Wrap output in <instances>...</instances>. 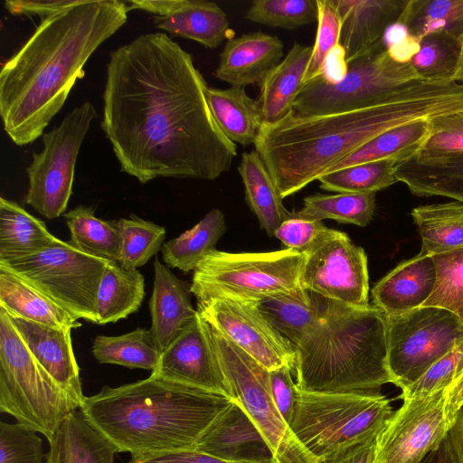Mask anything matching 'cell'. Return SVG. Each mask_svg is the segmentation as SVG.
<instances>
[{
	"label": "cell",
	"mask_w": 463,
	"mask_h": 463,
	"mask_svg": "<svg viewBox=\"0 0 463 463\" xmlns=\"http://www.w3.org/2000/svg\"><path fill=\"white\" fill-rule=\"evenodd\" d=\"M238 172L242 180L245 199L260 226L269 236L292 213L283 204L281 197L269 170L254 149L241 156Z\"/></svg>",
	"instance_id": "f546056e"
},
{
	"label": "cell",
	"mask_w": 463,
	"mask_h": 463,
	"mask_svg": "<svg viewBox=\"0 0 463 463\" xmlns=\"http://www.w3.org/2000/svg\"><path fill=\"white\" fill-rule=\"evenodd\" d=\"M418 463H460L449 435L440 444L426 454Z\"/></svg>",
	"instance_id": "91938a15"
},
{
	"label": "cell",
	"mask_w": 463,
	"mask_h": 463,
	"mask_svg": "<svg viewBox=\"0 0 463 463\" xmlns=\"http://www.w3.org/2000/svg\"><path fill=\"white\" fill-rule=\"evenodd\" d=\"M206 99L216 124L230 141L254 144L262 119L257 101L248 96L245 88L208 87Z\"/></svg>",
	"instance_id": "f1b7e54d"
},
{
	"label": "cell",
	"mask_w": 463,
	"mask_h": 463,
	"mask_svg": "<svg viewBox=\"0 0 463 463\" xmlns=\"http://www.w3.org/2000/svg\"><path fill=\"white\" fill-rule=\"evenodd\" d=\"M222 371L237 400L266 438L274 463H317L281 417L271 394L269 371L207 323Z\"/></svg>",
	"instance_id": "30bf717a"
},
{
	"label": "cell",
	"mask_w": 463,
	"mask_h": 463,
	"mask_svg": "<svg viewBox=\"0 0 463 463\" xmlns=\"http://www.w3.org/2000/svg\"><path fill=\"white\" fill-rule=\"evenodd\" d=\"M283 49L277 36L260 31L232 37L220 53L214 77L231 87L260 85L282 61Z\"/></svg>",
	"instance_id": "7402d4cb"
},
{
	"label": "cell",
	"mask_w": 463,
	"mask_h": 463,
	"mask_svg": "<svg viewBox=\"0 0 463 463\" xmlns=\"http://www.w3.org/2000/svg\"><path fill=\"white\" fill-rule=\"evenodd\" d=\"M63 217L70 231V242L84 253L108 261L120 258L118 221L98 218L92 207L79 205Z\"/></svg>",
	"instance_id": "8d00e7d4"
},
{
	"label": "cell",
	"mask_w": 463,
	"mask_h": 463,
	"mask_svg": "<svg viewBox=\"0 0 463 463\" xmlns=\"http://www.w3.org/2000/svg\"><path fill=\"white\" fill-rule=\"evenodd\" d=\"M387 366L403 390L463 339V321L450 311L420 307L386 317Z\"/></svg>",
	"instance_id": "7c38bea8"
},
{
	"label": "cell",
	"mask_w": 463,
	"mask_h": 463,
	"mask_svg": "<svg viewBox=\"0 0 463 463\" xmlns=\"http://www.w3.org/2000/svg\"><path fill=\"white\" fill-rule=\"evenodd\" d=\"M109 261L58 239L33 253L0 260L77 319L98 324L97 295Z\"/></svg>",
	"instance_id": "9c48e42d"
},
{
	"label": "cell",
	"mask_w": 463,
	"mask_h": 463,
	"mask_svg": "<svg viewBox=\"0 0 463 463\" xmlns=\"http://www.w3.org/2000/svg\"><path fill=\"white\" fill-rule=\"evenodd\" d=\"M128 11L142 10L153 14L154 24L172 35L197 42L214 49L233 32L225 12L206 0H135L127 2Z\"/></svg>",
	"instance_id": "ac0fdd59"
},
{
	"label": "cell",
	"mask_w": 463,
	"mask_h": 463,
	"mask_svg": "<svg viewBox=\"0 0 463 463\" xmlns=\"http://www.w3.org/2000/svg\"><path fill=\"white\" fill-rule=\"evenodd\" d=\"M375 439L317 463H373Z\"/></svg>",
	"instance_id": "680465c9"
},
{
	"label": "cell",
	"mask_w": 463,
	"mask_h": 463,
	"mask_svg": "<svg viewBox=\"0 0 463 463\" xmlns=\"http://www.w3.org/2000/svg\"><path fill=\"white\" fill-rule=\"evenodd\" d=\"M151 374L233 399L212 345L206 322L198 311L161 353L159 364Z\"/></svg>",
	"instance_id": "e0dca14e"
},
{
	"label": "cell",
	"mask_w": 463,
	"mask_h": 463,
	"mask_svg": "<svg viewBox=\"0 0 463 463\" xmlns=\"http://www.w3.org/2000/svg\"><path fill=\"white\" fill-rule=\"evenodd\" d=\"M435 282L432 256L420 251L399 263L374 285L373 305L386 317L417 309L430 297Z\"/></svg>",
	"instance_id": "603a6c76"
},
{
	"label": "cell",
	"mask_w": 463,
	"mask_h": 463,
	"mask_svg": "<svg viewBox=\"0 0 463 463\" xmlns=\"http://www.w3.org/2000/svg\"><path fill=\"white\" fill-rule=\"evenodd\" d=\"M195 449L229 462L274 463L266 438L235 399L203 432Z\"/></svg>",
	"instance_id": "d6986e66"
},
{
	"label": "cell",
	"mask_w": 463,
	"mask_h": 463,
	"mask_svg": "<svg viewBox=\"0 0 463 463\" xmlns=\"http://www.w3.org/2000/svg\"><path fill=\"white\" fill-rule=\"evenodd\" d=\"M329 231L322 221L301 218L296 213H292V215L277 228L274 236L286 246V249L305 253Z\"/></svg>",
	"instance_id": "f907efd6"
},
{
	"label": "cell",
	"mask_w": 463,
	"mask_h": 463,
	"mask_svg": "<svg viewBox=\"0 0 463 463\" xmlns=\"http://www.w3.org/2000/svg\"><path fill=\"white\" fill-rule=\"evenodd\" d=\"M0 308L9 316L50 326L71 329L81 326L79 319L3 265H0Z\"/></svg>",
	"instance_id": "83f0119b"
},
{
	"label": "cell",
	"mask_w": 463,
	"mask_h": 463,
	"mask_svg": "<svg viewBox=\"0 0 463 463\" xmlns=\"http://www.w3.org/2000/svg\"><path fill=\"white\" fill-rule=\"evenodd\" d=\"M226 231L222 212L212 209L193 228L165 242L161 248L164 262L184 272L194 271Z\"/></svg>",
	"instance_id": "d590c367"
},
{
	"label": "cell",
	"mask_w": 463,
	"mask_h": 463,
	"mask_svg": "<svg viewBox=\"0 0 463 463\" xmlns=\"http://www.w3.org/2000/svg\"><path fill=\"white\" fill-rule=\"evenodd\" d=\"M74 402L37 362L9 315L0 308V411L48 440Z\"/></svg>",
	"instance_id": "52a82bcc"
},
{
	"label": "cell",
	"mask_w": 463,
	"mask_h": 463,
	"mask_svg": "<svg viewBox=\"0 0 463 463\" xmlns=\"http://www.w3.org/2000/svg\"><path fill=\"white\" fill-rule=\"evenodd\" d=\"M462 111L463 83L416 80L364 108L317 116L291 111L262 123L253 145L284 199L392 128Z\"/></svg>",
	"instance_id": "7a4b0ae2"
},
{
	"label": "cell",
	"mask_w": 463,
	"mask_h": 463,
	"mask_svg": "<svg viewBox=\"0 0 463 463\" xmlns=\"http://www.w3.org/2000/svg\"><path fill=\"white\" fill-rule=\"evenodd\" d=\"M202 318L269 371L294 370L296 353L256 304L228 298L197 302Z\"/></svg>",
	"instance_id": "9a60e30c"
},
{
	"label": "cell",
	"mask_w": 463,
	"mask_h": 463,
	"mask_svg": "<svg viewBox=\"0 0 463 463\" xmlns=\"http://www.w3.org/2000/svg\"><path fill=\"white\" fill-rule=\"evenodd\" d=\"M416 80L411 63L393 61L383 47L349 62L346 74L336 83L321 76L306 82L292 111L299 116H317L364 108Z\"/></svg>",
	"instance_id": "8fae6325"
},
{
	"label": "cell",
	"mask_w": 463,
	"mask_h": 463,
	"mask_svg": "<svg viewBox=\"0 0 463 463\" xmlns=\"http://www.w3.org/2000/svg\"><path fill=\"white\" fill-rule=\"evenodd\" d=\"M120 233L118 263L128 269H137L155 256L166 236L165 227L135 214L118 221Z\"/></svg>",
	"instance_id": "7bdbcfd3"
},
{
	"label": "cell",
	"mask_w": 463,
	"mask_h": 463,
	"mask_svg": "<svg viewBox=\"0 0 463 463\" xmlns=\"http://www.w3.org/2000/svg\"><path fill=\"white\" fill-rule=\"evenodd\" d=\"M9 317L37 362L80 409L85 396L73 352L72 329Z\"/></svg>",
	"instance_id": "44dd1931"
},
{
	"label": "cell",
	"mask_w": 463,
	"mask_h": 463,
	"mask_svg": "<svg viewBox=\"0 0 463 463\" xmlns=\"http://www.w3.org/2000/svg\"><path fill=\"white\" fill-rule=\"evenodd\" d=\"M445 391L402 400L375 439L373 463H418L448 435Z\"/></svg>",
	"instance_id": "2e32d148"
},
{
	"label": "cell",
	"mask_w": 463,
	"mask_h": 463,
	"mask_svg": "<svg viewBox=\"0 0 463 463\" xmlns=\"http://www.w3.org/2000/svg\"><path fill=\"white\" fill-rule=\"evenodd\" d=\"M19 423L0 422V463H43L42 439Z\"/></svg>",
	"instance_id": "c3c4849f"
},
{
	"label": "cell",
	"mask_w": 463,
	"mask_h": 463,
	"mask_svg": "<svg viewBox=\"0 0 463 463\" xmlns=\"http://www.w3.org/2000/svg\"><path fill=\"white\" fill-rule=\"evenodd\" d=\"M347 69L345 50L338 44L327 55L320 76L329 83H336L344 78Z\"/></svg>",
	"instance_id": "9f6ffc18"
},
{
	"label": "cell",
	"mask_w": 463,
	"mask_h": 463,
	"mask_svg": "<svg viewBox=\"0 0 463 463\" xmlns=\"http://www.w3.org/2000/svg\"><path fill=\"white\" fill-rule=\"evenodd\" d=\"M397 182L418 196H445L463 203V154L420 156L397 164Z\"/></svg>",
	"instance_id": "4316f807"
},
{
	"label": "cell",
	"mask_w": 463,
	"mask_h": 463,
	"mask_svg": "<svg viewBox=\"0 0 463 463\" xmlns=\"http://www.w3.org/2000/svg\"><path fill=\"white\" fill-rule=\"evenodd\" d=\"M232 400L150 374L85 396L80 411L118 452L140 456L195 449Z\"/></svg>",
	"instance_id": "277c9868"
},
{
	"label": "cell",
	"mask_w": 463,
	"mask_h": 463,
	"mask_svg": "<svg viewBox=\"0 0 463 463\" xmlns=\"http://www.w3.org/2000/svg\"><path fill=\"white\" fill-rule=\"evenodd\" d=\"M311 55L312 46L294 43L285 58L259 85L260 94L256 101L262 123L274 124L292 111L304 86Z\"/></svg>",
	"instance_id": "d4e9b609"
},
{
	"label": "cell",
	"mask_w": 463,
	"mask_h": 463,
	"mask_svg": "<svg viewBox=\"0 0 463 463\" xmlns=\"http://www.w3.org/2000/svg\"><path fill=\"white\" fill-rule=\"evenodd\" d=\"M460 463H463V409L458 412L448 433Z\"/></svg>",
	"instance_id": "94428289"
},
{
	"label": "cell",
	"mask_w": 463,
	"mask_h": 463,
	"mask_svg": "<svg viewBox=\"0 0 463 463\" xmlns=\"http://www.w3.org/2000/svg\"><path fill=\"white\" fill-rule=\"evenodd\" d=\"M127 463H234L224 461L195 449L131 456Z\"/></svg>",
	"instance_id": "db71d44e"
},
{
	"label": "cell",
	"mask_w": 463,
	"mask_h": 463,
	"mask_svg": "<svg viewBox=\"0 0 463 463\" xmlns=\"http://www.w3.org/2000/svg\"><path fill=\"white\" fill-rule=\"evenodd\" d=\"M429 123L430 134L418 156L463 154V111L430 118Z\"/></svg>",
	"instance_id": "681fc988"
},
{
	"label": "cell",
	"mask_w": 463,
	"mask_h": 463,
	"mask_svg": "<svg viewBox=\"0 0 463 463\" xmlns=\"http://www.w3.org/2000/svg\"><path fill=\"white\" fill-rule=\"evenodd\" d=\"M150 332L162 353L196 316L191 290L158 258L154 260V285L149 300Z\"/></svg>",
	"instance_id": "cb8c5ba5"
},
{
	"label": "cell",
	"mask_w": 463,
	"mask_h": 463,
	"mask_svg": "<svg viewBox=\"0 0 463 463\" xmlns=\"http://www.w3.org/2000/svg\"><path fill=\"white\" fill-rule=\"evenodd\" d=\"M79 2L80 0H7L5 5L13 15H39L43 19Z\"/></svg>",
	"instance_id": "11a10c76"
},
{
	"label": "cell",
	"mask_w": 463,
	"mask_h": 463,
	"mask_svg": "<svg viewBox=\"0 0 463 463\" xmlns=\"http://www.w3.org/2000/svg\"><path fill=\"white\" fill-rule=\"evenodd\" d=\"M305 253L289 249L231 253L213 250L194 270L190 286L198 301L228 298L257 304L299 288Z\"/></svg>",
	"instance_id": "ba28073f"
},
{
	"label": "cell",
	"mask_w": 463,
	"mask_h": 463,
	"mask_svg": "<svg viewBox=\"0 0 463 463\" xmlns=\"http://www.w3.org/2000/svg\"><path fill=\"white\" fill-rule=\"evenodd\" d=\"M296 385L312 392H367L392 383L386 316L373 305L325 298L316 323L295 348Z\"/></svg>",
	"instance_id": "5b68a950"
},
{
	"label": "cell",
	"mask_w": 463,
	"mask_h": 463,
	"mask_svg": "<svg viewBox=\"0 0 463 463\" xmlns=\"http://www.w3.org/2000/svg\"><path fill=\"white\" fill-rule=\"evenodd\" d=\"M392 160H379L351 165L320 176V188L335 193H376L397 182Z\"/></svg>",
	"instance_id": "60d3db41"
},
{
	"label": "cell",
	"mask_w": 463,
	"mask_h": 463,
	"mask_svg": "<svg viewBox=\"0 0 463 463\" xmlns=\"http://www.w3.org/2000/svg\"><path fill=\"white\" fill-rule=\"evenodd\" d=\"M92 354L101 364H118L128 368L156 370L161 352L149 329L137 328L120 335H97Z\"/></svg>",
	"instance_id": "74e56055"
},
{
	"label": "cell",
	"mask_w": 463,
	"mask_h": 463,
	"mask_svg": "<svg viewBox=\"0 0 463 463\" xmlns=\"http://www.w3.org/2000/svg\"><path fill=\"white\" fill-rule=\"evenodd\" d=\"M455 81L463 83V38L459 42V55L457 72L455 75Z\"/></svg>",
	"instance_id": "6125c7cd"
},
{
	"label": "cell",
	"mask_w": 463,
	"mask_h": 463,
	"mask_svg": "<svg viewBox=\"0 0 463 463\" xmlns=\"http://www.w3.org/2000/svg\"><path fill=\"white\" fill-rule=\"evenodd\" d=\"M430 134L429 119L416 120L396 127L354 150L333 165L327 173L379 160H392L397 164L405 162L419 153Z\"/></svg>",
	"instance_id": "1f68e13d"
},
{
	"label": "cell",
	"mask_w": 463,
	"mask_h": 463,
	"mask_svg": "<svg viewBox=\"0 0 463 463\" xmlns=\"http://www.w3.org/2000/svg\"><path fill=\"white\" fill-rule=\"evenodd\" d=\"M128 12L119 0H80L42 19L0 72V114L14 144L43 136L84 77L89 58L127 22Z\"/></svg>",
	"instance_id": "3957f363"
},
{
	"label": "cell",
	"mask_w": 463,
	"mask_h": 463,
	"mask_svg": "<svg viewBox=\"0 0 463 463\" xmlns=\"http://www.w3.org/2000/svg\"><path fill=\"white\" fill-rule=\"evenodd\" d=\"M411 214L421 238L420 251L434 255L463 248L462 202L420 205Z\"/></svg>",
	"instance_id": "e575fe53"
},
{
	"label": "cell",
	"mask_w": 463,
	"mask_h": 463,
	"mask_svg": "<svg viewBox=\"0 0 463 463\" xmlns=\"http://www.w3.org/2000/svg\"><path fill=\"white\" fill-rule=\"evenodd\" d=\"M48 441L45 463H114L118 453L78 410L65 416Z\"/></svg>",
	"instance_id": "484cf974"
},
{
	"label": "cell",
	"mask_w": 463,
	"mask_h": 463,
	"mask_svg": "<svg viewBox=\"0 0 463 463\" xmlns=\"http://www.w3.org/2000/svg\"><path fill=\"white\" fill-rule=\"evenodd\" d=\"M58 240L20 204L0 198V260L39 251Z\"/></svg>",
	"instance_id": "836d02e7"
},
{
	"label": "cell",
	"mask_w": 463,
	"mask_h": 463,
	"mask_svg": "<svg viewBox=\"0 0 463 463\" xmlns=\"http://www.w3.org/2000/svg\"><path fill=\"white\" fill-rule=\"evenodd\" d=\"M245 18L269 27L292 30L317 23V0H254Z\"/></svg>",
	"instance_id": "f6af8a7d"
},
{
	"label": "cell",
	"mask_w": 463,
	"mask_h": 463,
	"mask_svg": "<svg viewBox=\"0 0 463 463\" xmlns=\"http://www.w3.org/2000/svg\"><path fill=\"white\" fill-rule=\"evenodd\" d=\"M325 298L302 287L291 293L277 294L256 306L294 348L313 326L323 309Z\"/></svg>",
	"instance_id": "4dcf8cb0"
},
{
	"label": "cell",
	"mask_w": 463,
	"mask_h": 463,
	"mask_svg": "<svg viewBox=\"0 0 463 463\" xmlns=\"http://www.w3.org/2000/svg\"><path fill=\"white\" fill-rule=\"evenodd\" d=\"M375 194L376 193L316 194L304 199L302 209L296 214L309 220L331 219L341 223L364 227L374 214Z\"/></svg>",
	"instance_id": "ab89813d"
},
{
	"label": "cell",
	"mask_w": 463,
	"mask_h": 463,
	"mask_svg": "<svg viewBox=\"0 0 463 463\" xmlns=\"http://www.w3.org/2000/svg\"><path fill=\"white\" fill-rule=\"evenodd\" d=\"M390 401L374 392H312L298 389L289 425L317 460L373 441L393 414Z\"/></svg>",
	"instance_id": "8992f818"
},
{
	"label": "cell",
	"mask_w": 463,
	"mask_h": 463,
	"mask_svg": "<svg viewBox=\"0 0 463 463\" xmlns=\"http://www.w3.org/2000/svg\"><path fill=\"white\" fill-rule=\"evenodd\" d=\"M300 285L324 298L345 305L369 306L367 257L346 233L332 230L305 252Z\"/></svg>",
	"instance_id": "5bb4252c"
},
{
	"label": "cell",
	"mask_w": 463,
	"mask_h": 463,
	"mask_svg": "<svg viewBox=\"0 0 463 463\" xmlns=\"http://www.w3.org/2000/svg\"><path fill=\"white\" fill-rule=\"evenodd\" d=\"M207 83L190 53L164 33L137 36L109 53L101 128L120 170L146 184L157 177L214 180L236 144L210 109Z\"/></svg>",
	"instance_id": "6da1fadb"
},
{
	"label": "cell",
	"mask_w": 463,
	"mask_h": 463,
	"mask_svg": "<svg viewBox=\"0 0 463 463\" xmlns=\"http://www.w3.org/2000/svg\"><path fill=\"white\" fill-rule=\"evenodd\" d=\"M317 36L304 84L322 74L327 55L340 40L341 19L333 0H317Z\"/></svg>",
	"instance_id": "7dc6e473"
},
{
	"label": "cell",
	"mask_w": 463,
	"mask_h": 463,
	"mask_svg": "<svg viewBox=\"0 0 463 463\" xmlns=\"http://www.w3.org/2000/svg\"><path fill=\"white\" fill-rule=\"evenodd\" d=\"M382 41L393 61L409 63L419 52L421 39L412 35L404 24L396 21L386 28Z\"/></svg>",
	"instance_id": "f5cc1de1"
},
{
	"label": "cell",
	"mask_w": 463,
	"mask_h": 463,
	"mask_svg": "<svg viewBox=\"0 0 463 463\" xmlns=\"http://www.w3.org/2000/svg\"><path fill=\"white\" fill-rule=\"evenodd\" d=\"M463 409V370L445 392V415L449 429L454 424L458 412Z\"/></svg>",
	"instance_id": "6f0895ef"
},
{
	"label": "cell",
	"mask_w": 463,
	"mask_h": 463,
	"mask_svg": "<svg viewBox=\"0 0 463 463\" xmlns=\"http://www.w3.org/2000/svg\"><path fill=\"white\" fill-rule=\"evenodd\" d=\"M436 282L422 307L447 309L463 321V248L431 255Z\"/></svg>",
	"instance_id": "ee69618b"
},
{
	"label": "cell",
	"mask_w": 463,
	"mask_h": 463,
	"mask_svg": "<svg viewBox=\"0 0 463 463\" xmlns=\"http://www.w3.org/2000/svg\"><path fill=\"white\" fill-rule=\"evenodd\" d=\"M419 38L436 33L463 38V0H408L399 19Z\"/></svg>",
	"instance_id": "f35d334b"
},
{
	"label": "cell",
	"mask_w": 463,
	"mask_h": 463,
	"mask_svg": "<svg viewBox=\"0 0 463 463\" xmlns=\"http://www.w3.org/2000/svg\"><path fill=\"white\" fill-rule=\"evenodd\" d=\"M291 372L292 370L288 366L269 371L273 401L288 427L294 415L298 398V387L292 379Z\"/></svg>",
	"instance_id": "816d5d0a"
},
{
	"label": "cell",
	"mask_w": 463,
	"mask_h": 463,
	"mask_svg": "<svg viewBox=\"0 0 463 463\" xmlns=\"http://www.w3.org/2000/svg\"><path fill=\"white\" fill-rule=\"evenodd\" d=\"M463 370V339L432 364L416 382L402 390V400L445 391Z\"/></svg>",
	"instance_id": "bcb514c9"
},
{
	"label": "cell",
	"mask_w": 463,
	"mask_h": 463,
	"mask_svg": "<svg viewBox=\"0 0 463 463\" xmlns=\"http://www.w3.org/2000/svg\"><path fill=\"white\" fill-rule=\"evenodd\" d=\"M459 55V41L445 33L421 38L420 49L411 59L419 80L428 82L455 81Z\"/></svg>",
	"instance_id": "b9f144b4"
},
{
	"label": "cell",
	"mask_w": 463,
	"mask_h": 463,
	"mask_svg": "<svg viewBox=\"0 0 463 463\" xmlns=\"http://www.w3.org/2000/svg\"><path fill=\"white\" fill-rule=\"evenodd\" d=\"M98 116L90 101L70 111L59 126L43 134V150L33 154L26 168L29 187L24 201L49 220L65 213L72 194L81 144Z\"/></svg>",
	"instance_id": "4fadbf2b"
},
{
	"label": "cell",
	"mask_w": 463,
	"mask_h": 463,
	"mask_svg": "<svg viewBox=\"0 0 463 463\" xmlns=\"http://www.w3.org/2000/svg\"><path fill=\"white\" fill-rule=\"evenodd\" d=\"M145 297V279L138 269L109 261L97 295L98 325L115 323L137 312Z\"/></svg>",
	"instance_id": "d6a6232c"
},
{
	"label": "cell",
	"mask_w": 463,
	"mask_h": 463,
	"mask_svg": "<svg viewBox=\"0 0 463 463\" xmlns=\"http://www.w3.org/2000/svg\"><path fill=\"white\" fill-rule=\"evenodd\" d=\"M341 19L339 44L347 63L382 48L386 28L408 0H333Z\"/></svg>",
	"instance_id": "ffe728a7"
}]
</instances>
